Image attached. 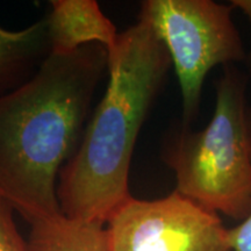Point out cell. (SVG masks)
Listing matches in <instances>:
<instances>
[{
  "mask_svg": "<svg viewBox=\"0 0 251 251\" xmlns=\"http://www.w3.org/2000/svg\"><path fill=\"white\" fill-rule=\"evenodd\" d=\"M105 71L100 45L50 54L29 80L0 97V199L30 225L62 214L59 174L76 152Z\"/></svg>",
  "mask_w": 251,
  "mask_h": 251,
  "instance_id": "cell-1",
  "label": "cell"
},
{
  "mask_svg": "<svg viewBox=\"0 0 251 251\" xmlns=\"http://www.w3.org/2000/svg\"><path fill=\"white\" fill-rule=\"evenodd\" d=\"M171 65L165 46L146 21L139 19L120 33L117 47L107 52L105 94L59 174L63 215L105 226L131 197L128 179L135 143Z\"/></svg>",
  "mask_w": 251,
  "mask_h": 251,
  "instance_id": "cell-2",
  "label": "cell"
},
{
  "mask_svg": "<svg viewBox=\"0 0 251 251\" xmlns=\"http://www.w3.org/2000/svg\"><path fill=\"white\" fill-rule=\"evenodd\" d=\"M246 89V75L226 65L216 83L209 124L199 131L184 126L162 152L163 161L174 171L178 192L208 211L240 221L251 212Z\"/></svg>",
  "mask_w": 251,
  "mask_h": 251,
  "instance_id": "cell-3",
  "label": "cell"
},
{
  "mask_svg": "<svg viewBox=\"0 0 251 251\" xmlns=\"http://www.w3.org/2000/svg\"><path fill=\"white\" fill-rule=\"evenodd\" d=\"M231 5L212 0H146V21L170 55L179 81L185 127L196 120L202 85L216 65L244 62L247 52L231 18Z\"/></svg>",
  "mask_w": 251,
  "mask_h": 251,
  "instance_id": "cell-4",
  "label": "cell"
},
{
  "mask_svg": "<svg viewBox=\"0 0 251 251\" xmlns=\"http://www.w3.org/2000/svg\"><path fill=\"white\" fill-rule=\"evenodd\" d=\"M106 225L109 251H231L219 214L177 190L155 200L130 197Z\"/></svg>",
  "mask_w": 251,
  "mask_h": 251,
  "instance_id": "cell-5",
  "label": "cell"
},
{
  "mask_svg": "<svg viewBox=\"0 0 251 251\" xmlns=\"http://www.w3.org/2000/svg\"><path fill=\"white\" fill-rule=\"evenodd\" d=\"M45 19L52 55H69L90 45H100L109 52L120 37L96 0H52Z\"/></svg>",
  "mask_w": 251,
  "mask_h": 251,
  "instance_id": "cell-6",
  "label": "cell"
},
{
  "mask_svg": "<svg viewBox=\"0 0 251 251\" xmlns=\"http://www.w3.org/2000/svg\"><path fill=\"white\" fill-rule=\"evenodd\" d=\"M49 55L46 19L20 30L0 27V97L29 80Z\"/></svg>",
  "mask_w": 251,
  "mask_h": 251,
  "instance_id": "cell-7",
  "label": "cell"
},
{
  "mask_svg": "<svg viewBox=\"0 0 251 251\" xmlns=\"http://www.w3.org/2000/svg\"><path fill=\"white\" fill-rule=\"evenodd\" d=\"M28 244L31 251H109L102 225L63 214L33 222Z\"/></svg>",
  "mask_w": 251,
  "mask_h": 251,
  "instance_id": "cell-8",
  "label": "cell"
},
{
  "mask_svg": "<svg viewBox=\"0 0 251 251\" xmlns=\"http://www.w3.org/2000/svg\"><path fill=\"white\" fill-rule=\"evenodd\" d=\"M0 251H31L28 241L19 233L14 221V209L0 199Z\"/></svg>",
  "mask_w": 251,
  "mask_h": 251,
  "instance_id": "cell-9",
  "label": "cell"
},
{
  "mask_svg": "<svg viewBox=\"0 0 251 251\" xmlns=\"http://www.w3.org/2000/svg\"><path fill=\"white\" fill-rule=\"evenodd\" d=\"M228 240L231 251H251V212L240 225L228 228Z\"/></svg>",
  "mask_w": 251,
  "mask_h": 251,
  "instance_id": "cell-10",
  "label": "cell"
},
{
  "mask_svg": "<svg viewBox=\"0 0 251 251\" xmlns=\"http://www.w3.org/2000/svg\"><path fill=\"white\" fill-rule=\"evenodd\" d=\"M230 5L233 6V8H237L240 11H242L247 15V18L249 19L251 24V0H231ZM249 64L251 70V51L249 56Z\"/></svg>",
  "mask_w": 251,
  "mask_h": 251,
  "instance_id": "cell-11",
  "label": "cell"
},
{
  "mask_svg": "<svg viewBox=\"0 0 251 251\" xmlns=\"http://www.w3.org/2000/svg\"><path fill=\"white\" fill-rule=\"evenodd\" d=\"M248 134H249V143H250V152H251V108L248 107Z\"/></svg>",
  "mask_w": 251,
  "mask_h": 251,
  "instance_id": "cell-12",
  "label": "cell"
}]
</instances>
